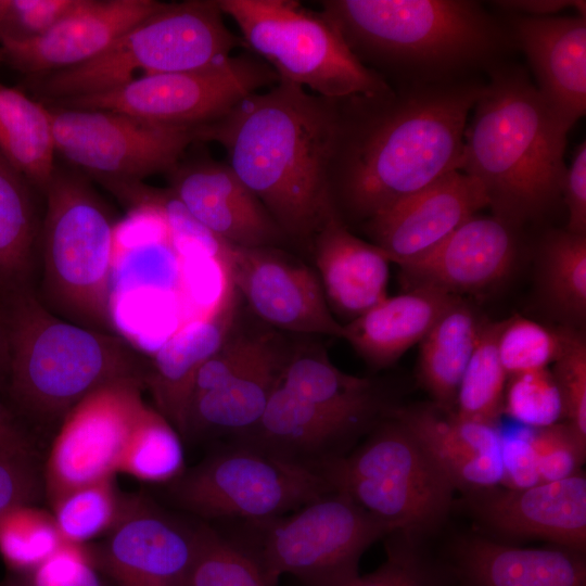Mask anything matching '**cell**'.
<instances>
[{"label": "cell", "mask_w": 586, "mask_h": 586, "mask_svg": "<svg viewBox=\"0 0 586 586\" xmlns=\"http://www.w3.org/2000/svg\"><path fill=\"white\" fill-rule=\"evenodd\" d=\"M505 320L481 323L474 349L459 383L457 416L495 425L502 412L506 380L497 342Z\"/></svg>", "instance_id": "obj_37"}, {"label": "cell", "mask_w": 586, "mask_h": 586, "mask_svg": "<svg viewBox=\"0 0 586 586\" xmlns=\"http://www.w3.org/2000/svg\"><path fill=\"white\" fill-rule=\"evenodd\" d=\"M179 432L148 404L140 412L123 454L118 472L148 483H171L184 472Z\"/></svg>", "instance_id": "obj_36"}, {"label": "cell", "mask_w": 586, "mask_h": 586, "mask_svg": "<svg viewBox=\"0 0 586 586\" xmlns=\"http://www.w3.org/2000/svg\"><path fill=\"white\" fill-rule=\"evenodd\" d=\"M0 152L31 186L43 192L55 170L50 110L1 84Z\"/></svg>", "instance_id": "obj_32"}, {"label": "cell", "mask_w": 586, "mask_h": 586, "mask_svg": "<svg viewBox=\"0 0 586 586\" xmlns=\"http://www.w3.org/2000/svg\"><path fill=\"white\" fill-rule=\"evenodd\" d=\"M8 318L11 388L37 419L62 421L109 384L144 383L148 362L126 340L56 316L27 286L15 290Z\"/></svg>", "instance_id": "obj_4"}, {"label": "cell", "mask_w": 586, "mask_h": 586, "mask_svg": "<svg viewBox=\"0 0 586 586\" xmlns=\"http://www.w3.org/2000/svg\"><path fill=\"white\" fill-rule=\"evenodd\" d=\"M540 482L569 477L577 472L585 459L586 443L568 423H555L527 433Z\"/></svg>", "instance_id": "obj_48"}, {"label": "cell", "mask_w": 586, "mask_h": 586, "mask_svg": "<svg viewBox=\"0 0 586 586\" xmlns=\"http://www.w3.org/2000/svg\"><path fill=\"white\" fill-rule=\"evenodd\" d=\"M37 492L29 454L0 455V521L14 507L31 504Z\"/></svg>", "instance_id": "obj_50"}, {"label": "cell", "mask_w": 586, "mask_h": 586, "mask_svg": "<svg viewBox=\"0 0 586 586\" xmlns=\"http://www.w3.org/2000/svg\"><path fill=\"white\" fill-rule=\"evenodd\" d=\"M501 459L505 487L519 489L542 483L527 434L501 438Z\"/></svg>", "instance_id": "obj_52"}, {"label": "cell", "mask_w": 586, "mask_h": 586, "mask_svg": "<svg viewBox=\"0 0 586 586\" xmlns=\"http://www.w3.org/2000/svg\"><path fill=\"white\" fill-rule=\"evenodd\" d=\"M28 443L8 411L0 405V455L29 454Z\"/></svg>", "instance_id": "obj_54"}, {"label": "cell", "mask_w": 586, "mask_h": 586, "mask_svg": "<svg viewBox=\"0 0 586 586\" xmlns=\"http://www.w3.org/2000/svg\"><path fill=\"white\" fill-rule=\"evenodd\" d=\"M48 107L55 150L98 181H142L168 173L195 142L191 129L157 126L111 111Z\"/></svg>", "instance_id": "obj_13"}, {"label": "cell", "mask_w": 586, "mask_h": 586, "mask_svg": "<svg viewBox=\"0 0 586 586\" xmlns=\"http://www.w3.org/2000/svg\"><path fill=\"white\" fill-rule=\"evenodd\" d=\"M30 182L0 152V282L29 277L40 227Z\"/></svg>", "instance_id": "obj_34"}, {"label": "cell", "mask_w": 586, "mask_h": 586, "mask_svg": "<svg viewBox=\"0 0 586 586\" xmlns=\"http://www.w3.org/2000/svg\"><path fill=\"white\" fill-rule=\"evenodd\" d=\"M511 22L538 91L571 129L586 112V17L517 15Z\"/></svg>", "instance_id": "obj_23"}, {"label": "cell", "mask_w": 586, "mask_h": 586, "mask_svg": "<svg viewBox=\"0 0 586 586\" xmlns=\"http://www.w3.org/2000/svg\"><path fill=\"white\" fill-rule=\"evenodd\" d=\"M482 321L458 297L422 339L418 375L438 408L450 411Z\"/></svg>", "instance_id": "obj_31"}, {"label": "cell", "mask_w": 586, "mask_h": 586, "mask_svg": "<svg viewBox=\"0 0 586 586\" xmlns=\"http://www.w3.org/2000/svg\"><path fill=\"white\" fill-rule=\"evenodd\" d=\"M163 4L155 0H78L42 35L0 42L1 53L12 67L33 76L75 67L104 52Z\"/></svg>", "instance_id": "obj_20"}, {"label": "cell", "mask_w": 586, "mask_h": 586, "mask_svg": "<svg viewBox=\"0 0 586 586\" xmlns=\"http://www.w3.org/2000/svg\"><path fill=\"white\" fill-rule=\"evenodd\" d=\"M502 412L535 429L557 423L563 404L552 372L546 368L509 377Z\"/></svg>", "instance_id": "obj_44"}, {"label": "cell", "mask_w": 586, "mask_h": 586, "mask_svg": "<svg viewBox=\"0 0 586 586\" xmlns=\"http://www.w3.org/2000/svg\"><path fill=\"white\" fill-rule=\"evenodd\" d=\"M126 504L109 477L65 493L51 505V513L66 543L88 545L112 530Z\"/></svg>", "instance_id": "obj_39"}, {"label": "cell", "mask_w": 586, "mask_h": 586, "mask_svg": "<svg viewBox=\"0 0 586 586\" xmlns=\"http://www.w3.org/2000/svg\"><path fill=\"white\" fill-rule=\"evenodd\" d=\"M494 4L531 17L556 16L566 9H573L576 15L586 17V2L581 0H505L495 1Z\"/></svg>", "instance_id": "obj_53"}, {"label": "cell", "mask_w": 586, "mask_h": 586, "mask_svg": "<svg viewBox=\"0 0 586 586\" xmlns=\"http://www.w3.org/2000/svg\"><path fill=\"white\" fill-rule=\"evenodd\" d=\"M43 193L41 302L65 320L116 334L110 313L116 226L107 207L72 171L55 168Z\"/></svg>", "instance_id": "obj_7"}, {"label": "cell", "mask_w": 586, "mask_h": 586, "mask_svg": "<svg viewBox=\"0 0 586 586\" xmlns=\"http://www.w3.org/2000/svg\"><path fill=\"white\" fill-rule=\"evenodd\" d=\"M232 289L228 263L206 256L180 258L182 324L213 313Z\"/></svg>", "instance_id": "obj_45"}, {"label": "cell", "mask_w": 586, "mask_h": 586, "mask_svg": "<svg viewBox=\"0 0 586 586\" xmlns=\"http://www.w3.org/2000/svg\"><path fill=\"white\" fill-rule=\"evenodd\" d=\"M320 5L360 61L390 66L450 71L494 56L507 39L473 1L326 0Z\"/></svg>", "instance_id": "obj_5"}, {"label": "cell", "mask_w": 586, "mask_h": 586, "mask_svg": "<svg viewBox=\"0 0 586 586\" xmlns=\"http://www.w3.org/2000/svg\"><path fill=\"white\" fill-rule=\"evenodd\" d=\"M1 320H0V353H1V344H2V328H1Z\"/></svg>", "instance_id": "obj_55"}, {"label": "cell", "mask_w": 586, "mask_h": 586, "mask_svg": "<svg viewBox=\"0 0 586 586\" xmlns=\"http://www.w3.org/2000/svg\"><path fill=\"white\" fill-rule=\"evenodd\" d=\"M242 538H230L277 586L290 574L305 586H339L357 576L362 553L395 533L347 495L333 491L293 513L245 521Z\"/></svg>", "instance_id": "obj_10"}, {"label": "cell", "mask_w": 586, "mask_h": 586, "mask_svg": "<svg viewBox=\"0 0 586 586\" xmlns=\"http://www.w3.org/2000/svg\"><path fill=\"white\" fill-rule=\"evenodd\" d=\"M198 528L142 500H127L106 537L88 547L98 571L117 586H186Z\"/></svg>", "instance_id": "obj_16"}, {"label": "cell", "mask_w": 586, "mask_h": 586, "mask_svg": "<svg viewBox=\"0 0 586 586\" xmlns=\"http://www.w3.org/2000/svg\"><path fill=\"white\" fill-rule=\"evenodd\" d=\"M166 174L168 188L187 209L228 243L242 247H293L228 164L209 157L180 160Z\"/></svg>", "instance_id": "obj_21"}, {"label": "cell", "mask_w": 586, "mask_h": 586, "mask_svg": "<svg viewBox=\"0 0 586 586\" xmlns=\"http://www.w3.org/2000/svg\"><path fill=\"white\" fill-rule=\"evenodd\" d=\"M341 128V100L322 98L280 79L242 99L226 116L194 129L214 141L292 246L308 253L335 211L331 175Z\"/></svg>", "instance_id": "obj_2"}, {"label": "cell", "mask_w": 586, "mask_h": 586, "mask_svg": "<svg viewBox=\"0 0 586 586\" xmlns=\"http://www.w3.org/2000/svg\"><path fill=\"white\" fill-rule=\"evenodd\" d=\"M484 85L440 82L341 100L331 175L336 214L366 222L460 170L470 111Z\"/></svg>", "instance_id": "obj_1"}, {"label": "cell", "mask_w": 586, "mask_h": 586, "mask_svg": "<svg viewBox=\"0 0 586 586\" xmlns=\"http://www.w3.org/2000/svg\"><path fill=\"white\" fill-rule=\"evenodd\" d=\"M110 313L116 334L152 355L182 324L179 296L160 290L137 289L113 295Z\"/></svg>", "instance_id": "obj_38"}, {"label": "cell", "mask_w": 586, "mask_h": 586, "mask_svg": "<svg viewBox=\"0 0 586 586\" xmlns=\"http://www.w3.org/2000/svg\"><path fill=\"white\" fill-rule=\"evenodd\" d=\"M186 586H273L256 561L232 539L208 525L198 528Z\"/></svg>", "instance_id": "obj_41"}, {"label": "cell", "mask_w": 586, "mask_h": 586, "mask_svg": "<svg viewBox=\"0 0 586 586\" xmlns=\"http://www.w3.org/2000/svg\"><path fill=\"white\" fill-rule=\"evenodd\" d=\"M65 543L52 513L31 504L14 507L0 521V553L10 572L37 566Z\"/></svg>", "instance_id": "obj_40"}, {"label": "cell", "mask_w": 586, "mask_h": 586, "mask_svg": "<svg viewBox=\"0 0 586 586\" xmlns=\"http://www.w3.org/2000/svg\"><path fill=\"white\" fill-rule=\"evenodd\" d=\"M129 214L131 224L115 228L110 298L137 289L179 296L180 257L163 218L144 206L132 208Z\"/></svg>", "instance_id": "obj_30"}, {"label": "cell", "mask_w": 586, "mask_h": 586, "mask_svg": "<svg viewBox=\"0 0 586 586\" xmlns=\"http://www.w3.org/2000/svg\"><path fill=\"white\" fill-rule=\"evenodd\" d=\"M242 307L233 286L213 313L180 326L148 362L144 387L180 435H184L195 374L220 347Z\"/></svg>", "instance_id": "obj_26"}, {"label": "cell", "mask_w": 586, "mask_h": 586, "mask_svg": "<svg viewBox=\"0 0 586 586\" xmlns=\"http://www.w3.org/2000/svg\"><path fill=\"white\" fill-rule=\"evenodd\" d=\"M169 484L182 509L244 522L288 514L334 491L318 469L234 442Z\"/></svg>", "instance_id": "obj_11"}, {"label": "cell", "mask_w": 586, "mask_h": 586, "mask_svg": "<svg viewBox=\"0 0 586 586\" xmlns=\"http://www.w3.org/2000/svg\"><path fill=\"white\" fill-rule=\"evenodd\" d=\"M562 195L568 206L566 231L586 235V143L581 142L566 167Z\"/></svg>", "instance_id": "obj_51"}, {"label": "cell", "mask_w": 586, "mask_h": 586, "mask_svg": "<svg viewBox=\"0 0 586 586\" xmlns=\"http://www.w3.org/2000/svg\"><path fill=\"white\" fill-rule=\"evenodd\" d=\"M78 0H0V42L38 37L66 15Z\"/></svg>", "instance_id": "obj_49"}, {"label": "cell", "mask_w": 586, "mask_h": 586, "mask_svg": "<svg viewBox=\"0 0 586 586\" xmlns=\"http://www.w3.org/2000/svg\"><path fill=\"white\" fill-rule=\"evenodd\" d=\"M552 372L558 384L563 416L578 438L586 443V342L572 328H563V341Z\"/></svg>", "instance_id": "obj_46"}, {"label": "cell", "mask_w": 586, "mask_h": 586, "mask_svg": "<svg viewBox=\"0 0 586 586\" xmlns=\"http://www.w3.org/2000/svg\"><path fill=\"white\" fill-rule=\"evenodd\" d=\"M222 16L217 0L164 3L92 60L35 76V91L53 103L103 92L144 76L222 62L235 48L245 47Z\"/></svg>", "instance_id": "obj_6"}, {"label": "cell", "mask_w": 586, "mask_h": 586, "mask_svg": "<svg viewBox=\"0 0 586 586\" xmlns=\"http://www.w3.org/2000/svg\"><path fill=\"white\" fill-rule=\"evenodd\" d=\"M280 385L295 396L329 407H383L371 380L343 372L326 351L307 340H295Z\"/></svg>", "instance_id": "obj_33"}, {"label": "cell", "mask_w": 586, "mask_h": 586, "mask_svg": "<svg viewBox=\"0 0 586 586\" xmlns=\"http://www.w3.org/2000/svg\"><path fill=\"white\" fill-rule=\"evenodd\" d=\"M320 471L334 491L413 538L444 522L457 491L416 434L390 410L361 445Z\"/></svg>", "instance_id": "obj_8"}, {"label": "cell", "mask_w": 586, "mask_h": 586, "mask_svg": "<svg viewBox=\"0 0 586 586\" xmlns=\"http://www.w3.org/2000/svg\"><path fill=\"white\" fill-rule=\"evenodd\" d=\"M231 282L260 322L293 335L342 339L343 323L331 313L314 268L277 247L231 245Z\"/></svg>", "instance_id": "obj_15"}, {"label": "cell", "mask_w": 586, "mask_h": 586, "mask_svg": "<svg viewBox=\"0 0 586 586\" xmlns=\"http://www.w3.org/2000/svg\"><path fill=\"white\" fill-rule=\"evenodd\" d=\"M473 109L460 170L482 184L493 215L518 227L542 216L562 195L570 128L518 66L494 69Z\"/></svg>", "instance_id": "obj_3"}, {"label": "cell", "mask_w": 586, "mask_h": 586, "mask_svg": "<svg viewBox=\"0 0 586 586\" xmlns=\"http://www.w3.org/2000/svg\"><path fill=\"white\" fill-rule=\"evenodd\" d=\"M295 340L276 331L260 355L222 385L196 396L190 404L184 435H229L252 429L263 416Z\"/></svg>", "instance_id": "obj_28"}, {"label": "cell", "mask_w": 586, "mask_h": 586, "mask_svg": "<svg viewBox=\"0 0 586 586\" xmlns=\"http://www.w3.org/2000/svg\"><path fill=\"white\" fill-rule=\"evenodd\" d=\"M458 297L434 288H413L386 296L359 317L343 323L342 339L371 366H390L421 342Z\"/></svg>", "instance_id": "obj_29"}, {"label": "cell", "mask_w": 586, "mask_h": 586, "mask_svg": "<svg viewBox=\"0 0 586 586\" xmlns=\"http://www.w3.org/2000/svg\"><path fill=\"white\" fill-rule=\"evenodd\" d=\"M518 250V226L495 215H474L431 252L398 266L407 290L434 288L458 295L501 281Z\"/></svg>", "instance_id": "obj_22"}, {"label": "cell", "mask_w": 586, "mask_h": 586, "mask_svg": "<svg viewBox=\"0 0 586 586\" xmlns=\"http://www.w3.org/2000/svg\"><path fill=\"white\" fill-rule=\"evenodd\" d=\"M539 282L549 305L581 324L586 317V235L566 230L546 234L539 253Z\"/></svg>", "instance_id": "obj_35"}, {"label": "cell", "mask_w": 586, "mask_h": 586, "mask_svg": "<svg viewBox=\"0 0 586 586\" xmlns=\"http://www.w3.org/2000/svg\"><path fill=\"white\" fill-rule=\"evenodd\" d=\"M307 254L335 318L349 322L387 296L388 257L352 233L335 211L315 233Z\"/></svg>", "instance_id": "obj_25"}, {"label": "cell", "mask_w": 586, "mask_h": 586, "mask_svg": "<svg viewBox=\"0 0 586 586\" xmlns=\"http://www.w3.org/2000/svg\"><path fill=\"white\" fill-rule=\"evenodd\" d=\"M468 494L471 510L486 528L585 553L586 477L581 471L525 488L494 486Z\"/></svg>", "instance_id": "obj_18"}, {"label": "cell", "mask_w": 586, "mask_h": 586, "mask_svg": "<svg viewBox=\"0 0 586 586\" xmlns=\"http://www.w3.org/2000/svg\"><path fill=\"white\" fill-rule=\"evenodd\" d=\"M488 205L482 184L463 171L454 170L377 214L364 226L390 262L402 265L431 252Z\"/></svg>", "instance_id": "obj_19"}, {"label": "cell", "mask_w": 586, "mask_h": 586, "mask_svg": "<svg viewBox=\"0 0 586 586\" xmlns=\"http://www.w3.org/2000/svg\"><path fill=\"white\" fill-rule=\"evenodd\" d=\"M143 388L140 380L115 382L89 394L66 413L44 469L50 505L76 487L114 477L146 405Z\"/></svg>", "instance_id": "obj_14"}, {"label": "cell", "mask_w": 586, "mask_h": 586, "mask_svg": "<svg viewBox=\"0 0 586 586\" xmlns=\"http://www.w3.org/2000/svg\"><path fill=\"white\" fill-rule=\"evenodd\" d=\"M585 553L460 538L444 564L449 586H586Z\"/></svg>", "instance_id": "obj_24"}, {"label": "cell", "mask_w": 586, "mask_h": 586, "mask_svg": "<svg viewBox=\"0 0 586 586\" xmlns=\"http://www.w3.org/2000/svg\"><path fill=\"white\" fill-rule=\"evenodd\" d=\"M562 341L563 328L550 329L521 316L506 319L497 348L508 378L546 369L559 356Z\"/></svg>", "instance_id": "obj_43"}, {"label": "cell", "mask_w": 586, "mask_h": 586, "mask_svg": "<svg viewBox=\"0 0 586 586\" xmlns=\"http://www.w3.org/2000/svg\"><path fill=\"white\" fill-rule=\"evenodd\" d=\"M380 412H384L383 407L314 404L279 384L258 422L232 442L320 470L344 456L347 442Z\"/></svg>", "instance_id": "obj_17"}, {"label": "cell", "mask_w": 586, "mask_h": 586, "mask_svg": "<svg viewBox=\"0 0 586 586\" xmlns=\"http://www.w3.org/2000/svg\"><path fill=\"white\" fill-rule=\"evenodd\" d=\"M386 542V559L373 572L339 586H449L446 566L432 559L413 538L395 532Z\"/></svg>", "instance_id": "obj_42"}, {"label": "cell", "mask_w": 586, "mask_h": 586, "mask_svg": "<svg viewBox=\"0 0 586 586\" xmlns=\"http://www.w3.org/2000/svg\"><path fill=\"white\" fill-rule=\"evenodd\" d=\"M238 25L245 47L280 79L332 100L392 91L349 49L321 12L295 0H217Z\"/></svg>", "instance_id": "obj_9"}, {"label": "cell", "mask_w": 586, "mask_h": 586, "mask_svg": "<svg viewBox=\"0 0 586 586\" xmlns=\"http://www.w3.org/2000/svg\"><path fill=\"white\" fill-rule=\"evenodd\" d=\"M279 80L265 61L242 53L201 68L140 77L51 106L111 111L157 126L194 130L217 122L242 99Z\"/></svg>", "instance_id": "obj_12"}, {"label": "cell", "mask_w": 586, "mask_h": 586, "mask_svg": "<svg viewBox=\"0 0 586 586\" xmlns=\"http://www.w3.org/2000/svg\"><path fill=\"white\" fill-rule=\"evenodd\" d=\"M2 586H104L88 545L65 543L29 570L10 572Z\"/></svg>", "instance_id": "obj_47"}, {"label": "cell", "mask_w": 586, "mask_h": 586, "mask_svg": "<svg viewBox=\"0 0 586 586\" xmlns=\"http://www.w3.org/2000/svg\"><path fill=\"white\" fill-rule=\"evenodd\" d=\"M421 441L456 489L471 493L501 483V437L495 425L435 407L392 408Z\"/></svg>", "instance_id": "obj_27"}]
</instances>
